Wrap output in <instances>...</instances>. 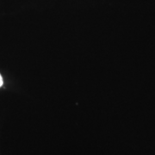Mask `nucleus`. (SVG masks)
I'll return each instance as SVG.
<instances>
[{
  "instance_id": "obj_1",
  "label": "nucleus",
  "mask_w": 155,
  "mask_h": 155,
  "mask_svg": "<svg viewBox=\"0 0 155 155\" xmlns=\"http://www.w3.org/2000/svg\"><path fill=\"white\" fill-rule=\"evenodd\" d=\"M3 84H4V80H3V78L1 76V74H0V87L3 85Z\"/></svg>"
}]
</instances>
